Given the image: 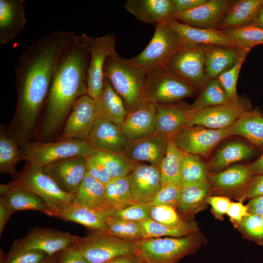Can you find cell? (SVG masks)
Masks as SVG:
<instances>
[{"instance_id": "16", "label": "cell", "mask_w": 263, "mask_h": 263, "mask_svg": "<svg viewBox=\"0 0 263 263\" xmlns=\"http://www.w3.org/2000/svg\"><path fill=\"white\" fill-rule=\"evenodd\" d=\"M233 0H207L190 10L173 14L170 18L203 29H217Z\"/></svg>"}, {"instance_id": "52", "label": "cell", "mask_w": 263, "mask_h": 263, "mask_svg": "<svg viewBox=\"0 0 263 263\" xmlns=\"http://www.w3.org/2000/svg\"><path fill=\"white\" fill-rule=\"evenodd\" d=\"M240 200L254 198L263 195V174L252 176L246 185L240 190Z\"/></svg>"}, {"instance_id": "57", "label": "cell", "mask_w": 263, "mask_h": 263, "mask_svg": "<svg viewBox=\"0 0 263 263\" xmlns=\"http://www.w3.org/2000/svg\"><path fill=\"white\" fill-rule=\"evenodd\" d=\"M13 211L5 200L0 197V234L1 235L4 227L10 218Z\"/></svg>"}, {"instance_id": "36", "label": "cell", "mask_w": 263, "mask_h": 263, "mask_svg": "<svg viewBox=\"0 0 263 263\" xmlns=\"http://www.w3.org/2000/svg\"><path fill=\"white\" fill-rule=\"evenodd\" d=\"M140 223L143 239L166 237H179L198 232L197 224L191 220L183 224L172 226L164 225L151 219Z\"/></svg>"}, {"instance_id": "54", "label": "cell", "mask_w": 263, "mask_h": 263, "mask_svg": "<svg viewBox=\"0 0 263 263\" xmlns=\"http://www.w3.org/2000/svg\"><path fill=\"white\" fill-rule=\"evenodd\" d=\"M230 200L227 197L221 196H209L207 203L212 208L214 216L218 219H222L226 214L231 203Z\"/></svg>"}, {"instance_id": "26", "label": "cell", "mask_w": 263, "mask_h": 263, "mask_svg": "<svg viewBox=\"0 0 263 263\" xmlns=\"http://www.w3.org/2000/svg\"><path fill=\"white\" fill-rule=\"evenodd\" d=\"M124 8L146 23L157 24L170 19L173 13L172 0H128Z\"/></svg>"}, {"instance_id": "42", "label": "cell", "mask_w": 263, "mask_h": 263, "mask_svg": "<svg viewBox=\"0 0 263 263\" xmlns=\"http://www.w3.org/2000/svg\"><path fill=\"white\" fill-rule=\"evenodd\" d=\"M222 31L236 48L242 50L250 51L263 44V29L254 24Z\"/></svg>"}, {"instance_id": "9", "label": "cell", "mask_w": 263, "mask_h": 263, "mask_svg": "<svg viewBox=\"0 0 263 263\" xmlns=\"http://www.w3.org/2000/svg\"><path fill=\"white\" fill-rule=\"evenodd\" d=\"M194 85L166 67L148 73L146 90L148 101L155 104H171L191 97L198 91Z\"/></svg>"}, {"instance_id": "19", "label": "cell", "mask_w": 263, "mask_h": 263, "mask_svg": "<svg viewBox=\"0 0 263 263\" xmlns=\"http://www.w3.org/2000/svg\"><path fill=\"white\" fill-rule=\"evenodd\" d=\"M156 113V105L148 101L128 111L120 125L127 140H136L157 132Z\"/></svg>"}, {"instance_id": "35", "label": "cell", "mask_w": 263, "mask_h": 263, "mask_svg": "<svg viewBox=\"0 0 263 263\" xmlns=\"http://www.w3.org/2000/svg\"><path fill=\"white\" fill-rule=\"evenodd\" d=\"M135 203L127 176L112 179L105 186V207L113 214Z\"/></svg>"}, {"instance_id": "8", "label": "cell", "mask_w": 263, "mask_h": 263, "mask_svg": "<svg viewBox=\"0 0 263 263\" xmlns=\"http://www.w3.org/2000/svg\"><path fill=\"white\" fill-rule=\"evenodd\" d=\"M138 242L119 238L107 231L95 230L87 236L79 237L72 244L89 263H104L119 256L135 253Z\"/></svg>"}, {"instance_id": "25", "label": "cell", "mask_w": 263, "mask_h": 263, "mask_svg": "<svg viewBox=\"0 0 263 263\" xmlns=\"http://www.w3.org/2000/svg\"><path fill=\"white\" fill-rule=\"evenodd\" d=\"M113 213L109 211L88 207L72 203L64 206L55 217L81 224L95 230L107 231L106 220Z\"/></svg>"}, {"instance_id": "17", "label": "cell", "mask_w": 263, "mask_h": 263, "mask_svg": "<svg viewBox=\"0 0 263 263\" xmlns=\"http://www.w3.org/2000/svg\"><path fill=\"white\" fill-rule=\"evenodd\" d=\"M127 177L135 201L151 204L161 188L159 167L137 163Z\"/></svg>"}, {"instance_id": "60", "label": "cell", "mask_w": 263, "mask_h": 263, "mask_svg": "<svg viewBox=\"0 0 263 263\" xmlns=\"http://www.w3.org/2000/svg\"><path fill=\"white\" fill-rule=\"evenodd\" d=\"M248 167L253 175L263 174V155L248 165Z\"/></svg>"}, {"instance_id": "48", "label": "cell", "mask_w": 263, "mask_h": 263, "mask_svg": "<svg viewBox=\"0 0 263 263\" xmlns=\"http://www.w3.org/2000/svg\"><path fill=\"white\" fill-rule=\"evenodd\" d=\"M150 218L159 223L172 226L181 225L188 220L181 217L176 208L163 205H152Z\"/></svg>"}, {"instance_id": "45", "label": "cell", "mask_w": 263, "mask_h": 263, "mask_svg": "<svg viewBox=\"0 0 263 263\" xmlns=\"http://www.w3.org/2000/svg\"><path fill=\"white\" fill-rule=\"evenodd\" d=\"M2 254L1 263H45L50 257L41 251L22 248L14 242L10 251Z\"/></svg>"}, {"instance_id": "34", "label": "cell", "mask_w": 263, "mask_h": 263, "mask_svg": "<svg viewBox=\"0 0 263 263\" xmlns=\"http://www.w3.org/2000/svg\"><path fill=\"white\" fill-rule=\"evenodd\" d=\"M104 201L105 186L87 172L77 191L74 194L72 203L111 211L105 207Z\"/></svg>"}, {"instance_id": "37", "label": "cell", "mask_w": 263, "mask_h": 263, "mask_svg": "<svg viewBox=\"0 0 263 263\" xmlns=\"http://www.w3.org/2000/svg\"><path fill=\"white\" fill-rule=\"evenodd\" d=\"M254 149L247 144L241 141L230 142L220 148L211 159L208 169H221L235 162L251 157Z\"/></svg>"}, {"instance_id": "2", "label": "cell", "mask_w": 263, "mask_h": 263, "mask_svg": "<svg viewBox=\"0 0 263 263\" xmlns=\"http://www.w3.org/2000/svg\"><path fill=\"white\" fill-rule=\"evenodd\" d=\"M81 35L64 54L55 73L45 103L40 133L43 138L56 132L77 99L87 93L90 54L88 36Z\"/></svg>"}, {"instance_id": "24", "label": "cell", "mask_w": 263, "mask_h": 263, "mask_svg": "<svg viewBox=\"0 0 263 263\" xmlns=\"http://www.w3.org/2000/svg\"><path fill=\"white\" fill-rule=\"evenodd\" d=\"M156 132L168 137L173 136L188 125L191 110L186 104H155Z\"/></svg>"}, {"instance_id": "5", "label": "cell", "mask_w": 263, "mask_h": 263, "mask_svg": "<svg viewBox=\"0 0 263 263\" xmlns=\"http://www.w3.org/2000/svg\"><path fill=\"white\" fill-rule=\"evenodd\" d=\"M184 43L167 20L162 21L156 24L154 34L145 48L130 60L149 73L166 67Z\"/></svg>"}, {"instance_id": "61", "label": "cell", "mask_w": 263, "mask_h": 263, "mask_svg": "<svg viewBox=\"0 0 263 263\" xmlns=\"http://www.w3.org/2000/svg\"><path fill=\"white\" fill-rule=\"evenodd\" d=\"M253 24L263 29V4L260 9L255 22Z\"/></svg>"}, {"instance_id": "63", "label": "cell", "mask_w": 263, "mask_h": 263, "mask_svg": "<svg viewBox=\"0 0 263 263\" xmlns=\"http://www.w3.org/2000/svg\"><path fill=\"white\" fill-rule=\"evenodd\" d=\"M262 219H263V215H262Z\"/></svg>"}, {"instance_id": "12", "label": "cell", "mask_w": 263, "mask_h": 263, "mask_svg": "<svg viewBox=\"0 0 263 263\" xmlns=\"http://www.w3.org/2000/svg\"><path fill=\"white\" fill-rule=\"evenodd\" d=\"M90 58L87 71V93L96 100L99 96L103 85L104 68L107 58L117 54L115 36L106 34L102 37L88 36Z\"/></svg>"}, {"instance_id": "29", "label": "cell", "mask_w": 263, "mask_h": 263, "mask_svg": "<svg viewBox=\"0 0 263 263\" xmlns=\"http://www.w3.org/2000/svg\"><path fill=\"white\" fill-rule=\"evenodd\" d=\"M209 182L183 184L180 201L176 209L184 219L190 217L203 209L211 191Z\"/></svg>"}, {"instance_id": "20", "label": "cell", "mask_w": 263, "mask_h": 263, "mask_svg": "<svg viewBox=\"0 0 263 263\" xmlns=\"http://www.w3.org/2000/svg\"><path fill=\"white\" fill-rule=\"evenodd\" d=\"M169 138L158 132L141 139L128 141L125 154L135 163L149 162L159 167L167 152Z\"/></svg>"}, {"instance_id": "7", "label": "cell", "mask_w": 263, "mask_h": 263, "mask_svg": "<svg viewBox=\"0 0 263 263\" xmlns=\"http://www.w3.org/2000/svg\"><path fill=\"white\" fill-rule=\"evenodd\" d=\"M11 183L25 188L40 198L51 209L53 217L64 206L72 203L74 194L63 190L42 167L28 163Z\"/></svg>"}, {"instance_id": "39", "label": "cell", "mask_w": 263, "mask_h": 263, "mask_svg": "<svg viewBox=\"0 0 263 263\" xmlns=\"http://www.w3.org/2000/svg\"><path fill=\"white\" fill-rule=\"evenodd\" d=\"M106 168L112 179L127 176L137 163L122 152L94 150L93 153Z\"/></svg>"}, {"instance_id": "10", "label": "cell", "mask_w": 263, "mask_h": 263, "mask_svg": "<svg viewBox=\"0 0 263 263\" xmlns=\"http://www.w3.org/2000/svg\"><path fill=\"white\" fill-rule=\"evenodd\" d=\"M207 46L185 42L166 67L200 90L208 80L205 68Z\"/></svg>"}, {"instance_id": "59", "label": "cell", "mask_w": 263, "mask_h": 263, "mask_svg": "<svg viewBox=\"0 0 263 263\" xmlns=\"http://www.w3.org/2000/svg\"><path fill=\"white\" fill-rule=\"evenodd\" d=\"M104 263H144L136 253H132L115 258Z\"/></svg>"}, {"instance_id": "32", "label": "cell", "mask_w": 263, "mask_h": 263, "mask_svg": "<svg viewBox=\"0 0 263 263\" xmlns=\"http://www.w3.org/2000/svg\"><path fill=\"white\" fill-rule=\"evenodd\" d=\"M253 176L248 166L237 164L209 177L211 187L223 192L242 189Z\"/></svg>"}, {"instance_id": "40", "label": "cell", "mask_w": 263, "mask_h": 263, "mask_svg": "<svg viewBox=\"0 0 263 263\" xmlns=\"http://www.w3.org/2000/svg\"><path fill=\"white\" fill-rule=\"evenodd\" d=\"M21 160L17 142L7 132L0 128V172L8 173L15 177L18 174L16 167Z\"/></svg>"}, {"instance_id": "38", "label": "cell", "mask_w": 263, "mask_h": 263, "mask_svg": "<svg viewBox=\"0 0 263 263\" xmlns=\"http://www.w3.org/2000/svg\"><path fill=\"white\" fill-rule=\"evenodd\" d=\"M168 138L167 152L159 166L161 187L182 184L181 167L184 152L178 147L172 137Z\"/></svg>"}, {"instance_id": "6", "label": "cell", "mask_w": 263, "mask_h": 263, "mask_svg": "<svg viewBox=\"0 0 263 263\" xmlns=\"http://www.w3.org/2000/svg\"><path fill=\"white\" fill-rule=\"evenodd\" d=\"M94 151L86 140L78 139L55 142L29 141L20 149L21 160L42 168L71 157H87Z\"/></svg>"}, {"instance_id": "50", "label": "cell", "mask_w": 263, "mask_h": 263, "mask_svg": "<svg viewBox=\"0 0 263 263\" xmlns=\"http://www.w3.org/2000/svg\"><path fill=\"white\" fill-rule=\"evenodd\" d=\"M150 203L136 202L119 210L113 215L129 221L140 222L150 219Z\"/></svg>"}, {"instance_id": "18", "label": "cell", "mask_w": 263, "mask_h": 263, "mask_svg": "<svg viewBox=\"0 0 263 263\" xmlns=\"http://www.w3.org/2000/svg\"><path fill=\"white\" fill-rule=\"evenodd\" d=\"M86 158L63 159L44 167V170L63 190L75 194L87 173Z\"/></svg>"}, {"instance_id": "56", "label": "cell", "mask_w": 263, "mask_h": 263, "mask_svg": "<svg viewBox=\"0 0 263 263\" xmlns=\"http://www.w3.org/2000/svg\"><path fill=\"white\" fill-rule=\"evenodd\" d=\"M207 0H172V15L177 13L190 10L204 3Z\"/></svg>"}, {"instance_id": "62", "label": "cell", "mask_w": 263, "mask_h": 263, "mask_svg": "<svg viewBox=\"0 0 263 263\" xmlns=\"http://www.w3.org/2000/svg\"><path fill=\"white\" fill-rule=\"evenodd\" d=\"M45 263H56L54 256L49 257Z\"/></svg>"}, {"instance_id": "51", "label": "cell", "mask_w": 263, "mask_h": 263, "mask_svg": "<svg viewBox=\"0 0 263 263\" xmlns=\"http://www.w3.org/2000/svg\"><path fill=\"white\" fill-rule=\"evenodd\" d=\"M87 172L104 186L112 179L105 166L93 154L86 158Z\"/></svg>"}, {"instance_id": "3", "label": "cell", "mask_w": 263, "mask_h": 263, "mask_svg": "<svg viewBox=\"0 0 263 263\" xmlns=\"http://www.w3.org/2000/svg\"><path fill=\"white\" fill-rule=\"evenodd\" d=\"M104 75L123 99L127 111L146 102L148 73L117 54L106 59Z\"/></svg>"}, {"instance_id": "31", "label": "cell", "mask_w": 263, "mask_h": 263, "mask_svg": "<svg viewBox=\"0 0 263 263\" xmlns=\"http://www.w3.org/2000/svg\"><path fill=\"white\" fill-rule=\"evenodd\" d=\"M95 101L98 115L117 125H121L128 111L122 98L105 76L101 93Z\"/></svg>"}, {"instance_id": "13", "label": "cell", "mask_w": 263, "mask_h": 263, "mask_svg": "<svg viewBox=\"0 0 263 263\" xmlns=\"http://www.w3.org/2000/svg\"><path fill=\"white\" fill-rule=\"evenodd\" d=\"M250 110L249 101L239 97L236 100L226 104L191 110L187 126H201L212 129L225 128Z\"/></svg>"}, {"instance_id": "14", "label": "cell", "mask_w": 263, "mask_h": 263, "mask_svg": "<svg viewBox=\"0 0 263 263\" xmlns=\"http://www.w3.org/2000/svg\"><path fill=\"white\" fill-rule=\"evenodd\" d=\"M97 114L95 100L87 94L81 96L73 105L59 140L87 141Z\"/></svg>"}, {"instance_id": "46", "label": "cell", "mask_w": 263, "mask_h": 263, "mask_svg": "<svg viewBox=\"0 0 263 263\" xmlns=\"http://www.w3.org/2000/svg\"><path fill=\"white\" fill-rule=\"evenodd\" d=\"M248 239L263 245V221L262 216L249 214L237 225Z\"/></svg>"}, {"instance_id": "44", "label": "cell", "mask_w": 263, "mask_h": 263, "mask_svg": "<svg viewBox=\"0 0 263 263\" xmlns=\"http://www.w3.org/2000/svg\"><path fill=\"white\" fill-rule=\"evenodd\" d=\"M106 225L107 231L119 238L133 242L143 239L139 222L111 215L107 219Z\"/></svg>"}, {"instance_id": "21", "label": "cell", "mask_w": 263, "mask_h": 263, "mask_svg": "<svg viewBox=\"0 0 263 263\" xmlns=\"http://www.w3.org/2000/svg\"><path fill=\"white\" fill-rule=\"evenodd\" d=\"M87 141L94 150L112 152L124 151L128 143L120 125L98 114Z\"/></svg>"}, {"instance_id": "58", "label": "cell", "mask_w": 263, "mask_h": 263, "mask_svg": "<svg viewBox=\"0 0 263 263\" xmlns=\"http://www.w3.org/2000/svg\"><path fill=\"white\" fill-rule=\"evenodd\" d=\"M247 207L249 214L263 215V195L250 199Z\"/></svg>"}, {"instance_id": "28", "label": "cell", "mask_w": 263, "mask_h": 263, "mask_svg": "<svg viewBox=\"0 0 263 263\" xmlns=\"http://www.w3.org/2000/svg\"><path fill=\"white\" fill-rule=\"evenodd\" d=\"M167 21L185 42L236 48L223 32L217 29L197 28L185 24L172 18L168 19Z\"/></svg>"}, {"instance_id": "53", "label": "cell", "mask_w": 263, "mask_h": 263, "mask_svg": "<svg viewBox=\"0 0 263 263\" xmlns=\"http://www.w3.org/2000/svg\"><path fill=\"white\" fill-rule=\"evenodd\" d=\"M53 256L56 263H89L72 244L58 251Z\"/></svg>"}, {"instance_id": "1", "label": "cell", "mask_w": 263, "mask_h": 263, "mask_svg": "<svg viewBox=\"0 0 263 263\" xmlns=\"http://www.w3.org/2000/svg\"><path fill=\"white\" fill-rule=\"evenodd\" d=\"M80 38L73 31L56 30L23 52L16 67L17 103L8 132L19 144L30 141L58 65Z\"/></svg>"}, {"instance_id": "15", "label": "cell", "mask_w": 263, "mask_h": 263, "mask_svg": "<svg viewBox=\"0 0 263 263\" xmlns=\"http://www.w3.org/2000/svg\"><path fill=\"white\" fill-rule=\"evenodd\" d=\"M79 237L69 232L36 226L23 238L14 242L22 248L41 251L52 256Z\"/></svg>"}, {"instance_id": "55", "label": "cell", "mask_w": 263, "mask_h": 263, "mask_svg": "<svg viewBox=\"0 0 263 263\" xmlns=\"http://www.w3.org/2000/svg\"><path fill=\"white\" fill-rule=\"evenodd\" d=\"M226 214L234 225H237L249 214L248 208L242 202H231Z\"/></svg>"}, {"instance_id": "47", "label": "cell", "mask_w": 263, "mask_h": 263, "mask_svg": "<svg viewBox=\"0 0 263 263\" xmlns=\"http://www.w3.org/2000/svg\"><path fill=\"white\" fill-rule=\"evenodd\" d=\"M245 57L241 58L233 66L221 73L216 78L231 101L236 100L239 98L236 92L237 82L242 65Z\"/></svg>"}, {"instance_id": "41", "label": "cell", "mask_w": 263, "mask_h": 263, "mask_svg": "<svg viewBox=\"0 0 263 263\" xmlns=\"http://www.w3.org/2000/svg\"><path fill=\"white\" fill-rule=\"evenodd\" d=\"M199 91L196 100L189 105L191 110L222 105L231 101L216 78L209 79Z\"/></svg>"}, {"instance_id": "30", "label": "cell", "mask_w": 263, "mask_h": 263, "mask_svg": "<svg viewBox=\"0 0 263 263\" xmlns=\"http://www.w3.org/2000/svg\"><path fill=\"white\" fill-rule=\"evenodd\" d=\"M263 0H233L218 29L221 31L253 24Z\"/></svg>"}, {"instance_id": "27", "label": "cell", "mask_w": 263, "mask_h": 263, "mask_svg": "<svg viewBox=\"0 0 263 263\" xmlns=\"http://www.w3.org/2000/svg\"><path fill=\"white\" fill-rule=\"evenodd\" d=\"M0 197L3 198L10 208L15 212L24 210L38 211L53 217V212L38 197L28 189L10 182L0 184Z\"/></svg>"}, {"instance_id": "22", "label": "cell", "mask_w": 263, "mask_h": 263, "mask_svg": "<svg viewBox=\"0 0 263 263\" xmlns=\"http://www.w3.org/2000/svg\"><path fill=\"white\" fill-rule=\"evenodd\" d=\"M24 0H0V43L4 45L24 30L27 20Z\"/></svg>"}, {"instance_id": "43", "label": "cell", "mask_w": 263, "mask_h": 263, "mask_svg": "<svg viewBox=\"0 0 263 263\" xmlns=\"http://www.w3.org/2000/svg\"><path fill=\"white\" fill-rule=\"evenodd\" d=\"M208 169L207 165L199 155L184 152L181 167L182 184L209 182Z\"/></svg>"}, {"instance_id": "11", "label": "cell", "mask_w": 263, "mask_h": 263, "mask_svg": "<svg viewBox=\"0 0 263 263\" xmlns=\"http://www.w3.org/2000/svg\"><path fill=\"white\" fill-rule=\"evenodd\" d=\"M231 135V126L221 129L186 126L172 138L183 152L207 157L221 141Z\"/></svg>"}, {"instance_id": "23", "label": "cell", "mask_w": 263, "mask_h": 263, "mask_svg": "<svg viewBox=\"0 0 263 263\" xmlns=\"http://www.w3.org/2000/svg\"><path fill=\"white\" fill-rule=\"evenodd\" d=\"M249 51L222 45H207L205 52V68L208 79L216 78L221 73L246 57Z\"/></svg>"}, {"instance_id": "4", "label": "cell", "mask_w": 263, "mask_h": 263, "mask_svg": "<svg viewBox=\"0 0 263 263\" xmlns=\"http://www.w3.org/2000/svg\"><path fill=\"white\" fill-rule=\"evenodd\" d=\"M205 241L199 232L179 237L142 239L138 242L135 253L144 263H177L194 253Z\"/></svg>"}, {"instance_id": "49", "label": "cell", "mask_w": 263, "mask_h": 263, "mask_svg": "<svg viewBox=\"0 0 263 263\" xmlns=\"http://www.w3.org/2000/svg\"><path fill=\"white\" fill-rule=\"evenodd\" d=\"M182 187V184H169L161 187L151 204L153 206H167L176 208L180 201Z\"/></svg>"}, {"instance_id": "33", "label": "cell", "mask_w": 263, "mask_h": 263, "mask_svg": "<svg viewBox=\"0 0 263 263\" xmlns=\"http://www.w3.org/2000/svg\"><path fill=\"white\" fill-rule=\"evenodd\" d=\"M231 128L232 135L243 136L256 146H263V114L257 109L244 113Z\"/></svg>"}]
</instances>
